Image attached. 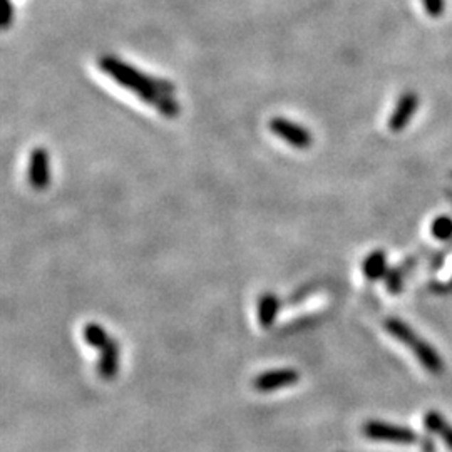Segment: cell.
I'll return each instance as SVG.
<instances>
[{
	"instance_id": "1",
	"label": "cell",
	"mask_w": 452,
	"mask_h": 452,
	"mask_svg": "<svg viewBox=\"0 0 452 452\" xmlns=\"http://www.w3.org/2000/svg\"><path fill=\"white\" fill-rule=\"evenodd\" d=\"M99 68L114 83L135 93V96L140 98L141 101L151 104L164 117L173 119L179 116L181 106L174 98L176 85L169 79L156 78V75L142 73V70L136 69L135 65L126 63V61L107 54L99 59Z\"/></svg>"
},
{
	"instance_id": "2",
	"label": "cell",
	"mask_w": 452,
	"mask_h": 452,
	"mask_svg": "<svg viewBox=\"0 0 452 452\" xmlns=\"http://www.w3.org/2000/svg\"><path fill=\"white\" fill-rule=\"evenodd\" d=\"M384 328L390 337H394L397 342L409 347V350L417 357L419 364L426 370H429L432 374L444 372V360H442L439 352L429 342L422 339L417 332H414L406 322L399 320V318H387L384 322Z\"/></svg>"
},
{
	"instance_id": "3",
	"label": "cell",
	"mask_w": 452,
	"mask_h": 452,
	"mask_svg": "<svg viewBox=\"0 0 452 452\" xmlns=\"http://www.w3.org/2000/svg\"><path fill=\"white\" fill-rule=\"evenodd\" d=\"M362 431H364V436L369 437V439L390 442V444L411 446V444H416L417 441H422L421 437L411 429V427L392 424V422H385V421L365 422L364 427H362Z\"/></svg>"
},
{
	"instance_id": "4",
	"label": "cell",
	"mask_w": 452,
	"mask_h": 452,
	"mask_svg": "<svg viewBox=\"0 0 452 452\" xmlns=\"http://www.w3.org/2000/svg\"><path fill=\"white\" fill-rule=\"evenodd\" d=\"M270 131L273 132L275 136L283 140L285 142H288L290 146H293L295 149H308L313 144V136L312 132L303 127L302 125H297V122L290 121L287 117L282 116H275L270 119L268 122Z\"/></svg>"
},
{
	"instance_id": "5",
	"label": "cell",
	"mask_w": 452,
	"mask_h": 452,
	"mask_svg": "<svg viewBox=\"0 0 452 452\" xmlns=\"http://www.w3.org/2000/svg\"><path fill=\"white\" fill-rule=\"evenodd\" d=\"M300 380V372L292 367H282V369H271L265 370L256 375L253 379V389L260 394H270L275 390L290 387L295 385Z\"/></svg>"
},
{
	"instance_id": "6",
	"label": "cell",
	"mask_w": 452,
	"mask_h": 452,
	"mask_svg": "<svg viewBox=\"0 0 452 452\" xmlns=\"http://www.w3.org/2000/svg\"><path fill=\"white\" fill-rule=\"evenodd\" d=\"M27 178L31 186L36 191H44L51 183V168H49V153L46 147H34L28 158Z\"/></svg>"
},
{
	"instance_id": "7",
	"label": "cell",
	"mask_w": 452,
	"mask_h": 452,
	"mask_svg": "<svg viewBox=\"0 0 452 452\" xmlns=\"http://www.w3.org/2000/svg\"><path fill=\"white\" fill-rule=\"evenodd\" d=\"M417 107H419L417 94L412 93V90L404 93L402 96L399 98L392 116L389 117V130L394 132L406 130V126L411 122L412 116L417 112Z\"/></svg>"
},
{
	"instance_id": "8",
	"label": "cell",
	"mask_w": 452,
	"mask_h": 452,
	"mask_svg": "<svg viewBox=\"0 0 452 452\" xmlns=\"http://www.w3.org/2000/svg\"><path fill=\"white\" fill-rule=\"evenodd\" d=\"M99 354L98 372L103 380H114L119 372V345L117 342L111 339L103 347Z\"/></svg>"
},
{
	"instance_id": "9",
	"label": "cell",
	"mask_w": 452,
	"mask_h": 452,
	"mask_svg": "<svg viewBox=\"0 0 452 452\" xmlns=\"http://www.w3.org/2000/svg\"><path fill=\"white\" fill-rule=\"evenodd\" d=\"M362 271H364L365 278L370 282H377V280L385 278V275L389 273V265H387V255L384 250H374L365 256L362 261Z\"/></svg>"
},
{
	"instance_id": "10",
	"label": "cell",
	"mask_w": 452,
	"mask_h": 452,
	"mask_svg": "<svg viewBox=\"0 0 452 452\" xmlns=\"http://www.w3.org/2000/svg\"><path fill=\"white\" fill-rule=\"evenodd\" d=\"M280 308H282V302L275 293L266 292L258 300V322L263 328L273 327L275 320H277Z\"/></svg>"
},
{
	"instance_id": "11",
	"label": "cell",
	"mask_w": 452,
	"mask_h": 452,
	"mask_svg": "<svg viewBox=\"0 0 452 452\" xmlns=\"http://www.w3.org/2000/svg\"><path fill=\"white\" fill-rule=\"evenodd\" d=\"M424 427L427 432L439 436L444 444L452 451V424L437 411H427L424 414Z\"/></svg>"
},
{
	"instance_id": "12",
	"label": "cell",
	"mask_w": 452,
	"mask_h": 452,
	"mask_svg": "<svg viewBox=\"0 0 452 452\" xmlns=\"http://www.w3.org/2000/svg\"><path fill=\"white\" fill-rule=\"evenodd\" d=\"M83 337H84L85 344H88L89 347H93V349H98V350H101L103 347L106 345L109 340H111V337H109L106 328H104L103 325H99V323H94V322L88 323V325L84 327Z\"/></svg>"
},
{
	"instance_id": "13",
	"label": "cell",
	"mask_w": 452,
	"mask_h": 452,
	"mask_svg": "<svg viewBox=\"0 0 452 452\" xmlns=\"http://www.w3.org/2000/svg\"><path fill=\"white\" fill-rule=\"evenodd\" d=\"M431 233L436 240L447 241L452 238V218L451 216H437L431 225Z\"/></svg>"
},
{
	"instance_id": "14",
	"label": "cell",
	"mask_w": 452,
	"mask_h": 452,
	"mask_svg": "<svg viewBox=\"0 0 452 452\" xmlns=\"http://www.w3.org/2000/svg\"><path fill=\"white\" fill-rule=\"evenodd\" d=\"M385 287L390 290L392 293H399L402 290L404 285V268L399 266V268L389 270V273L385 275Z\"/></svg>"
},
{
	"instance_id": "15",
	"label": "cell",
	"mask_w": 452,
	"mask_h": 452,
	"mask_svg": "<svg viewBox=\"0 0 452 452\" xmlns=\"http://www.w3.org/2000/svg\"><path fill=\"white\" fill-rule=\"evenodd\" d=\"M422 6H424V11L427 12V16L432 19H437L444 14L446 0H422Z\"/></svg>"
},
{
	"instance_id": "16",
	"label": "cell",
	"mask_w": 452,
	"mask_h": 452,
	"mask_svg": "<svg viewBox=\"0 0 452 452\" xmlns=\"http://www.w3.org/2000/svg\"><path fill=\"white\" fill-rule=\"evenodd\" d=\"M4 6V19H2V27L9 28V26L14 22V14H16V9H14L12 0H2Z\"/></svg>"
}]
</instances>
